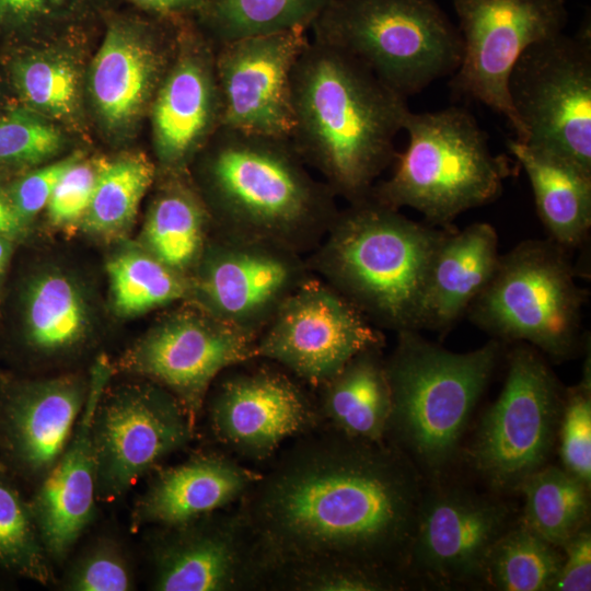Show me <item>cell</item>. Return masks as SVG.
Returning <instances> with one entry per match:
<instances>
[{
  "instance_id": "obj_1",
  "label": "cell",
  "mask_w": 591,
  "mask_h": 591,
  "mask_svg": "<svg viewBox=\"0 0 591 591\" xmlns=\"http://www.w3.org/2000/svg\"><path fill=\"white\" fill-rule=\"evenodd\" d=\"M329 429L300 436L237 508L268 573L314 560L394 573L408 560L422 498L415 467L394 445Z\"/></svg>"
},
{
  "instance_id": "obj_2",
  "label": "cell",
  "mask_w": 591,
  "mask_h": 591,
  "mask_svg": "<svg viewBox=\"0 0 591 591\" xmlns=\"http://www.w3.org/2000/svg\"><path fill=\"white\" fill-rule=\"evenodd\" d=\"M290 141L336 197L367 198L395 161V138L410 112L407 99L362 62L310 40L292 74Z\"/></svg>"
},
{
  "instance_id": "obj_3",
  "label": "cell",
  "mask_w": 591,
  "mask_h": 591,
  "mask_svg": "<svg viewBox=\"0 0 591 591\" xmlns=\"http://www.w3.org/2000/svg\"><path fill=\"white\" fill-rule=\"evenodd\" d=\"M193 181L215 229L265 240L306 256L339 208L290 139L221 127L193 161Z\"/></svg>"
},
{
  "instance_id": "obj_4",
  "label": "cell",
  "mask_w": 591,
  "mask_h": 591,
  "mask_svg": "<svg viewBox=\"0 0 591 591\" xmlns=\"http://www.w3.org/2000/svg\"><path fill=\"white\" fill-rule=\"evenodd\" d=\"M448 229L410 220L368 196L339 209L305 258L314 276L378 328L418 331L427 273Z\"/></svg>"
},
{
  "instance_id": "obj_5",
  "label": "cell",
  "mask_w": 591,
  "mask_h": 591,
  "mask_svg": "<svg viewBox=\"0 0 591 591\" xmlns=\"http://www.w3.org/2000/svg\"><path fill=\"white\" fill-rule=\"evenodd\" d=\"M408 143L394 173L369 196L399 210L410 207L434 227L451 228L462 212L496 200L513 175V160L494 154L488 136L464 107L409 112Z\"/></svg>"
},
{
  "instance_id": "obj_6",
  "label": "cell",
  "mask_w": 591,
  "mask_h": 591,
  "mask_svg": "<svg viewBox=\"0 0 591 591\" xmlns=\"http://www.w3.org/2000/svg\"><path fill=\"white\" fill-rule=\"evenodd\" d=\"M396 334V346L385 359L392 398L386 436L427 471L439 473L459 449L501 345L494 338L475 350L453 352L419 331Z\"/></svg>"
},
{
  "instance_id": "obj_7",
  "label": "cell",
  "mask_w": 591,
  "mask_h": 591,
  "mask_svg": "<svg viewBox=\"0 0 591 591\" xmlns=\"http://www.w3.org/2000/svg\"><path fill=\"white\" fill-rule=\"evenodd\" d=\"M310 30L406 99L451 77L462 58L459 28L434 0H331Z\"/></svg>"
},
{
  "instance_id": "obj_8",
  "label": "cell",
  "mask_w": 591,
  "mask_h": 591,
  "mask_svg": "<svg viewBox=\"0 0 591 591\" xmlns=\"http://www.w3.org/2000/svg\"><path fill=\"white\" fill-rule=\"evenodd\" d=\"M566 251L552 240H528L500 255L496 270L466 313L495 339L521 341L553 359L578 348L586 291Z\"/></svg>"
},
{
  "instance_id": "obj_9",
  "label": "cell",
  "mask_w": 591,
  "mask_h": 591,
  "mask_svg": "<svg viewBox=\"0 0 591 591\" xmlns=\"http://www.w3.org/2000/svg\"><path fill=\"white\" fill-rule=\"evenodd\" d=\"M508 92L529 148L591 175V33L564 32L529 46Z\"/></svg>"
},
{
  "instance_id": "obj_10",
  "label": "cell",
  "mask_w": 591,
  "mask_h": 591,
  "mask_svg": "<svg viewBox=\"0 0 591 591\" xmlns=\"http://www.w3.org/2000/svg\"><path fill=\"white\" fill-rule=\"evenodd\" d=\"M196 426L164 387L146 379L104 386L91 419L99 502L123 498L164 459L186 448Z\"/></svg>"
},
{
  "instance_id": "obj_11",
  "label": "cell",
  "mask_w": 591,
  "mask_h": 591,
  "mask_svg": "<svg viewBox=\"0 0 591 591\" xmlns=\"http://www.w3.org/2000/svg\"><path fill=\"white\" fill-rule=\"evenodd\" d=\"M256 339L185 300L164 312L112 366L114 373L167 390L196 426L216 379L255 359Z\"/></svg>"
},
{
  "instance_id": "obj_12",
  "label": "cell",
  "mask_w": 591,
  "mask_h": 591,
  "mask_svg": "<svg viewBox=\"0 0 591 591\" xmlns=\"http://www.w3.org/2000/svg\"><path fill=\"white\" fill-rule=\"evenodd\" d=\"M563 393L540 351L520 343L509 355L498 398L478 426L471 456L496 486H519L543 467L560 421Z\"/></svg>"
},
{
  "instance_id": "obj_13",
  "label": "cell",
  "mask_w": 591,
  "mask_h": 591,
  "mask_svg": "<svg viewBox=\"0 0 591 591\" xmlns=\"http://www.w3.org/2000/svg\"><path fill=\"white\" fill-rule=\"evenodd\" d=\"M462 39V58L450 77L452 93L501 114L515 140L525 131L512 108L508 79L531 45L564 32L565 0H453Z\"/></svg>"
},
{
  "instance_id": "obj_14",
  "label": "cell",
  "mask_w": 591,
  "mask_h": 591,
  "mask_svg": "<svg viewBox=\"0 0 591 591\" xmlns=\"http://www.w3.org/2000/svg\"><path fill=\"white\" fill-rule=\"evenodd\" d=\"M312 276L302 254L215 229L188 277V300L257 338L286 300Z\"/></svg>"
},
{
  "instance_id": "obj_15",
  "label": "cell",
  "mask_w": 591,
  "mask_h": 591,
  "mask_svg": "<svg viewBox=\"0 0 591 591\" xmlns=\"http://www.w3.org/2000/svg\"><path fill=\"white\" fill-rule=\"evenodd\" d=\"M205 409L216 440L252 461L269 459L286 440L317 429L322 420L305 384L258 358L223 371L207 394Z\"/></svg>"
},
{
  "instance_id": "obj_16",
  "label": "cell",
  "mask_w": 591,
  "mask_h": 591,
  "mask_svg": "<svg viewBox=\"0 0 591 591\" xmlns=\"http://www.w3.org/2000/svg\"><path fill=\"white\" fill-rule=\"evenodd\" d=\"M383 346L380 328L313 275L258 335L255 358L271 361L317 389L358 352Z\"/></svg>"
},
{
  "instance_id": "obj_17",
  "label": "cell",
  "mask_w": 591,
  "mask_h": 591,
  "mask_svg": "<svg viewBox=\"0 0 591 591\" xmlns=\"http://www.w3.org/2000/svg\"><path fill=\"white\" fill-rule=\"evenodd\" d=\"M153 528L148 540L151 590L266 589L267 566L237 506Z\"/></svg>"
},
{
  "instance_id": "obj_18",
  "label": "cell",
  "mask_w": 591,
  "mask_h": 591,
  "mask_svg": "<svg viewBox=\"0 0 591 591\" xmlns=\"http://www.w3.org/2000/svg\"><path fill=\"white\" fill-rule=\"evenodd\" d=\"M309 43L308 30L292 28L216 46L222 127L290 139L292 74Z\"/></svg>"
},
{
  "instance_id": "obj_19",
  "label": "cell",
  "mask_w": 591,
  "mask_h": 591,
  "mask_svg": "<svg viewBox=\"0 0 591 591\" xmlns=\"http://www.w3.org/2000/svg\"><path fill=\"white\" fill-rule=\"evenodd\" d=\"M91 375L0 376V462L32 489L68 445L85 406Z\"/></svg>"
},
{
  "instance_id": "obj_20",
  "label": "cell",
  "mask_w": 591,
  "mask_h": 591,
  "mask_svg": "<svg viewBox=\"0 0 591 591\" xmlns=\"http://www.w3.org/2000/svg\"><path fill=\"white\" fill-rule=\"evenodd\" d=\"M151 120L163 173L187 172L222 127L216 45L195 19L178 24L175 53L153 97Z\"/></svg>"
},
{
  "instance_id": "obj_21",
  "label": "cell",
  "mask_w": 591,
  "mask_h": 591,
  "mask_svg": "<svg viewBox=\"0 0 591 591\" xmlns=\"http://www.w3.org/2000/svg\"><path fill=\"white\" fill-rule=\"evenodd\" d=\"M90 72V90L102 121L112 130L136 123L151 104L172 61L181 21L109 9Z\"/></svg>"
},
{
  "instance_id": "obj_22",
  "label": "cell",
  "mask_w": 591,
  "mask_h": 591,
  "mask_svg": "<svg viewBox=\"0 0 591 591\" xmlns=\"http://www.w3.org/2000/svg\"><path fill=\"white\" fill-rule=\"evenodd\" d=\"M113 374V366L104 357L93 364L89 396L74 432L55 465L28 496L42 541L55 567L65 564L97 518L91 419Z\"/></svg>"
},
{
  "instance_id": "obj_23",
  "label": "cell",
  "mask_w": 591,
  "mask_h": 591,
  "mask_svg": "<svg viewBox=\"0 0 591 591\" xmlns=\"http://www.w3.org/2000/svg\"><path fill=\"white\" fill-rule=\"evenodd\" d=\"M507 521L505 506L462 490L422 496L408 560L437 581L482 575Z\"/></svg>"
},
{
  "instance_id": "obj_24",
  "label": "cell",
  "mask_w": 591,
  "mask_h": 591,
  "mask_svg": "<svg viewBox=\"0 0 591 591\" xmlns=\"http://www.w3.org/2000/svg\"><path fill=\"white\" fill-rule=\"evenodd\" d=\"M260 474L215 451L159 470L130 511L134 532L186 522L239 503Z\"/></svg>"
},
{
  "instance_id": "obj_25",
  "label": "cell",
  "mask_w": 591,
  "mask_h": 591,
  "mask_svg": "<svg viewBox=\"0 0 591 591\" xmlns=\"http://www.w3.org/2000/svg\"><path fill=\"white\" fill-rule=\"evenodd\" d=\"M21 347L28 360L51 367L83 356L94 343V312L83 283L47 266L27 280L22 300Z\"/></svg>"
},
{
  "instance_id": "obj_26",
  "label": "cell",
  "mask_w": 591,
  "mask_h": 591,
  "mask_svg": "<svg viewBox=\"0 0 591 591\" xmlns=\"http://www.w3.org/2000/svg\"><path fill=\"white\" fill-rule=\"evenodd\" d=\"M498 234L487 222L449 228L432 256L417 316V329H449L483 291L499 262Z\"/></svg>"
},
{
  "instance_id": "obj_27",
  "label": "cell",
  "mask_w": 591,
  "mask_h": 591,
  "mask_svg": "<svg viewBox=\"0 0 591 591\" xmlns=\"http://www.w3.org/2000/svg\"><path fill=\"white\" fill-rule=\"evenodd\" d=\"M382 348L358 352L315 389L322 420L350 438L369 442L386 438L392 398Z\"/></svg>"
},
{
  "instance_id": "obj_28",
  "label": "cell",
  "mask_w": 591,
  "mask_h": 591,
  "mask_svg": "<svg viewBox=\"0 0 591 591\" xmlns=\"http://www.w3.org/2000/svg\"><path fill=\"white\" fill-rule=\"evenodd\" d=\"M187 172L164 173L143 224L141 246L189 277L215 230L208 207Z\"/></svg>"
},
{
  "instance_id": "obj_29",
  "label": "cell",
  "mask_w": 591,
  "mask_h": 591,
  "mask_svg": "<svg viewBox=\"0 0 591 591\" xmlns=\"http://www.w3.org/2000/svg\"><path fill=\"white\" fill-rule=\"evenodd\" d=\"M507 147L528 174L549 240L565 250L583 243L591 228V175L515 139Z\"/></svg>"
},
{
  "instance_id": "obj_30",
  "label": "cell",
  "mask_w": 591,
  "mask_h": 591,
  "mask_svg": "<svg viewBox=\"0 0 591 591\" xmlns=\"http://www.w3.org/2000/svg\"><path fill=\"white\" fill-rule=\"evenodd\" d=\"M331 0H202L195 21L216 46L235 39L310 30Z\"/></svg>"
},
{
  "instance_id": "obj_31",
  "label": "cell",
  "mask_w": 591,
  "mask_h": 591,
  "mask_svg": "<svg viewBox=\"0 0 591 591\" xmlns=\"http://www.w3.org/2000/svg\"><path fill=\"white\" fill-rule=\"evenodd\" d=\"M112 305L124 317L167 308L189 298V280L142 246L124 248L106 266Z\"/></svg>"
},
{
  "instance_id": "obj_32",
  "label": "cell",
  "mask_w": 591,
  "mask_h": 591,
  "mask_svg": "<svg viewBox=\"0 0 591 591\" xmlns=\"http://www.w3.org/2000/svg\"><path fill=\"white\" fill-rule=\"evenodd\" d=\"M155 176L157 166L140 153L100 163L83 228L106 240L125 234Z\"/></svg>"
},
{
  "instance_id": "obj_33",
  "label": "cell",
  "mask_w": 591,
  "mask_h": 591,
  "mask_svg": "<svg viewBox=\"0 0 591 591\" xmlns=\"http://www.w3.org/2000/svg\"><path fill=\"white\" fill-rule=\"evenodd\" d=\"M519 487L525 499L522 524L548 543L561 547L586 525L589 487L565 468L544 465Z\"/></svg>"
},
{
  "instance_id": "obj_34",
  "label": "cell",
  "mask_w": 591,
  "mask_h": 591,
  "mask_svg": "<svg viewBox=\"0 0 591 591\" xmlns=\"http://www.w3.org/2000/svg\"><path fill=\"white\" fill-rule=\"evenodd\" d=\"M22 484L0 462V570L43 586L56 583Z\"/></svg>"
},
{
  "instance_id": "obj_35",
  "label": "cell",
  "mask_w": 591,
  "mask_h": 591,
  "mask_svg": "<svg viewBox=\"0 0 591 591\" xmlns=\"http://www.w3.org/2000/svg\"><path fill=\"white\" fill-rule=\"evenodd\" d=\"M558 547L521 524L506 530L489 552L483 575L500 590H549L561 565Z\"/></svg>"
},
{
  "instance_id": "obj_36",
  "label": "cell",
  "mask_w": 591,
  "mask_h": 591,
  "mask_svg": "<svg viewBox=\"0 0 591 591\" xmlns=\"http://www.w3.org/2000/svg\"><path fill=\"white\" fill-rule=\"evenodd\" d=\"M13 84L33 112L55 119H71L79 109L80 72L63 54L40 51L16 59Z\"/></svg>"
},
{
  "instance_id": "obj_37",
  "label": "cell",
  "mask_w": 591,
  "mask_h": 591,
  "mask_svg": "<svg viewBox=\"0 0 591 591\" xmlns=\"http://www.w3.org/2000/svg\"><path fill=\"white\" fill-rule=\"evenodd\" d=\"M58 586L65 591H131L137 589L136 566L118 535L99 533L72 552Z\"/></svg>"
},
{
  "instance_id": "obj_38",
  "label": "cell",
  "mask_w": 591,
  "mask_h": 591,
  "mask_svg": "<svg viewBox=\"0 0 591 591\" xmlns=\"http://www.w3.org/2000/svg\"><path fill=\"white\" fill-rule=\"evenodd\" d=\"M394 573L336 560H314L273 568L266 590L380 591L396 587Z\"/></svg>"
},
{
  "instance_id": "obj_39",
  "label": "cell",
  "mask_w": 591,
  "mask_h": 591,
  "mask_svg": "<svg viewBox=\"0 0 591 591\" xmlns=\"http://www.w3.org/2000/svg\"><path fill=\"white\" fill-rule=\"evenodd\" d=\"M109 0H0V37L54 33L103 19Z\"/></svg>"
},
{
  "instance_id": "obj_40",
  "label": "cell",
  "mask_w": 591,
  "mask_h": 591,
  "mask_svg": "<svg viewBox=\"0 0 591 591\" xmlns=\"http://www.w3.org/2000/svg\"><path fill=\"white\" fill-rule=\"evenodd\" d=\"M560 456L565 470L590 487L591 372L588 358L582 379L563 397L559 421Z\"/></svg>"
},
{
  "instance_id": "obj_41",
  "label": "cell",
  "mask_w": 591,
  "mask_h": 591,
  "mask_svg": "<svg viewBox=\"0 0 591 591\" xmlns=\"http://www.w3.org/2000/svg\"><path fill=\"white\" fill-rule=\"evenodd\" d=\"M61 147L60 131L42 115L22 109L0 116V164H35Z\"/></svg>"
},
{
  "instance_id": "obj_42",
  "label": "cell",
  "mask_w": 591,
  "mask_h": 591,
  "mask_svg": "<svg viewBox=\"0 0 591 591\" xmlns=\"http://www.w3.org/2000/svg\"><path fill=\"white\" fill-rule=\"evenodd\" d=\"M100 163H73L60 177L46 206L51 224L59 228L81 223L92 198Z\"/></svg>"
},
{
  "instance_id": "obj_43",
  "label": "cell",
  "mask_w": 591,
  "mask_h": 591,
  "mask_svg": "<svg viewBox=\"0 0 591 591\" xmlns=\"http://www.w3.org/2000/svg\"><path fill=\"white\" fill-rule=\"evenodd\" d=\"M80 159L79 154H73L46 164L30 172L15 184L10 200L25 223L46 208L60 177Z\"/></svg>"
},
{
  "instance_id": "obj_44",
  "label": "cell",
  "mask_w": 591,
  "mask_h": 591,
  "mask_svg": "<svg viewBox=\"0 0 591 591\" xmlns=\"http://www.w3.org/2000/svg\"><path fill=\"white\" fill-rule=\"evenodd\" d=\"M565 553L549 590L589 591L591 589V534L582 526L563 545Z\"/></svg>"
},
{
  "instance_id": "obj_45",
  "label": "cell",
  "mask_w": 591,
  "mask_h": 591,
  "mask_svg": "<svg viewBox=\"0 0 591 591\" xmlns=\"http://www.w3.org/2000/svg\"><path fill=\"white\" fill-rule=\"evenodd\" d=\"M139 11L164 20L195 19L202 0H126Z\"/></svg>"
},
{
  "instance_id": "obj_46",
  "label": "cell",
  "mask_w": 591,
  "mask_h": 591,
  "mask_svg": "<svg viewBox=\"0 0 591 591\" xmlns=\"http://www.w3.org/2000/svg\"><path fill=\"white\" fill-rule=\"evenodd\" d=\"M25 222L18 215L10 197L0 190V234L14 237L23 231Z\"/></svg>"
},
{
  "instance_id": "obj_47",
  "label": "cell",
  "mask_w": 591,
  "mask_h": 591,
  "mask_svg": "<svg viewBox=\"0 0 591 591\" xmlns=\"http://www.w3.org/2000/svg\"><path fill=\"white\" fill-rule=\"evenodd\" d=\"M13 237L0 234V281L10 262Z\"/></svg>"
},
{
  "instance_id": "obj_48",
  "label": "cell",
  "mask_w": 591,
  "mask_h": 591,
  "mask_svg": "<svg viewBox=\"0 0 591 591\" xmlns=\"http://www.w3.org/2000/svg\"><path fill=\"white\" fill-rule=\"evenodd\" d=\"M0 586H2V583L0 582Z\"/></svg>"
}]
</instances>
